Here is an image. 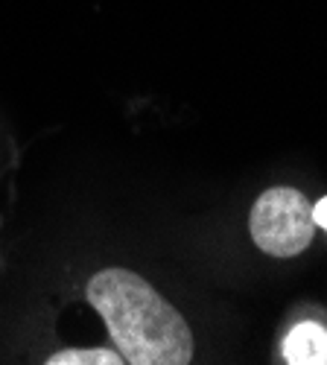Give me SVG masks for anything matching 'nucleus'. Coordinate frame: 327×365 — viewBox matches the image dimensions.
Masks as SVG:
<instances>
[{
  "label": "nucleus",
  "mask_w": 327,
  "mask_h": 365,
  "mask_svg": "<svg viewBox=\"0 0 327 365\" xmlns=\"http://www.w3.org/2000/svg\"><path fill=\"white\" fill-rule=\"evenodd\" d=\"M249 228L260 252L272 257H295L313 242V205L295 187H272L254 202Z\"/></svg>",
  "instance_id": "nucleus-2"
},
{
  "label": "nucleus",
  "mask_w": 327,
  "mask_h": 365,
  "mask_svg": "<svg viewBox=\"0 0 327 365\" xmlns=\"http://www.w3.org/2000/svg\"><path fill=\"white\" fill-rule=\"evenodd\" d=\"M47 365H120L123 356L120 351H108V348H71V351H58L44 359Z\"/></svg>",
  "instance_id": "nucleus-4"
},
{
  "label": "nucleus",
  "mask_w": 327,
  "mask_h": 365,
  "mask_svg": "<svg viewBox=\"0 0 327 365\" xmlns=\"http://www.w3.org/2000/svg\"><path fill=\"white\" fill-rule=\"evenodd\" d=\"M313 222H316L318 228H324V231H327V196H324V199H318V202L313 205Z\"/></svg>",
  "instance_id": "nucleus-5"
},
{
  "label": "nucleus",
  "mask_w": 327,
  "mask_h": 365,
  "mask_svg": "<svg viewBox=\"0 0 327 365\" xmlns=\"http://www.w3.org/2000/svg\"><path fill=\"white\" fill-rule=\"evenodd\" d=\"M88 301L103 316L123 362L187 365L193 359L187 322L135 272H97L88 284Z\"/></svg>",
  "instance_id": "nucleus-1"
},
{
  "label": "nucleus",
  "mask_w": 327,
  "mask_h": 365,
  "mask_svg": "<svg viewBox=\"0 0 327 365\" xmlns=\"http://www.w3.org/2000/svg\"><path fill=\"white\" fill-rule=\"evenodd\" d=\"M284 359L289 365H327V327L301 322L284 339Z\"/></svg>",
  "instance_id": "nucleus-3"
}]
</instances>
